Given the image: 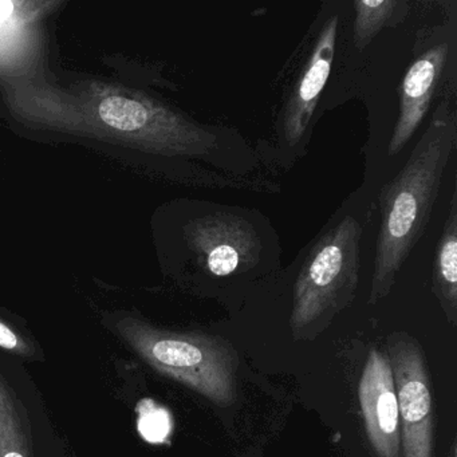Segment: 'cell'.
<instances>
[{
	"mask_svg": "<svg viewBox=\"0 0 457 457\" xmlns=\"http://www.w3.org/2000/svg\"><path fill=\"white\" fill-rule=\"evenodd\" d=\"M337 30L338 17L333 15L320 31L307 65L288 98L282 120L283 138L288 145H295L307 132L320 93L330 76L336 53Z\"/></svg>",
	"mask_w": 457,
	"mask_h": 457,
	"instance_id": "8992f818",
	"label": "cell"
},
{
	"mask_svg": "<svg viewBox=\"0 0 457 457\" xmlns=\"http://www.w3.org/2000/svg\"><path fill=\"white\" fill-rule=\"evenodd\" d=\"M403 4L397 0H379V2H354V45L363 50L371 39L385 28L392 25L398 12V7Z\"/></svg>",
	"mask_w": 457,
	"mask_h": 457,
	"instance_id": "30bf717a",
	"label": "cell"
},
{
	"mask_svg": "<svg viewBox=\"0 0 457 457\" xmlns=\"http://www.w3.org/2000/svg\"><path fill=\"white\" fill-rule=\"evenodd\" d=\"M119 336L168 378L189 387L215 405H234L237 398L239 357L231 344L211 334L162 330L136 320L117 326Z\"/></svg>",
	"mask_w": 457,
	"mask_h": 457,
	"instance_id": "7a4b0ae2",
	"label": "cell"
},
{
	"mask_svg": "<svg viewBox=\"0 0 457 457\" xmlns=\"http://www.w3.org/2000/svg\"><path fill=\"white\" fill-rule=\"evenodd\" d=\"M14 409L4 384H0V457H28L21 436L15 433Z\"/></svg>",
	"mask_w": 457,
	"mask_h": 457,
	"instance_id": "7c38bea8",
	"label": "cell"
},
{
	"mask_svg": "<svg viewBox=\"0 0 457 457\" xmlns=\"http://www.w3.org/2000/svg\"><path fill=\"white\" fill-rule=\"evenodd\" d=\"M14 12V4L10 0H0V23L9 20Z\"/></svg>",
	"mask_w": 457,
	"mask_h": 457,
	"instance_id": "5bb4252c",
	"label": "cell"
},
{
	"mask_svg": "<svg viewBox=\"0 0 457 457\" xmlns=\"http://www.w3.org/2000/svg\"><path fill=\"white\" fill-rule=\"evenodd\" d=\"M387 357L397 392L403 457H433L435 416L424 353L416 339L395 334L387 338Z\"/></svg>",
	"mask_w": 457,
	"mask_h": 457,
	"instance_id": "277c9868",
	"label": "cell"
},
{
	"mask_svg": "<svg viewBox=\"0 0 457 457\" xmlns=\"http://www.w3.org/2000/svg\"><path fill=\"white\" fill-rule=\"evenodd\" d=\"M101 120L122 132H135L148 122V109L143 104L124 97H109L98 108Z\"/></svg>",
	"mask_w": 457,
	"mask_h": 457,
	"instance_id": "8fae6325",
	"label": "cell"
},
{
	"mask_svg": "<svg viewBox=\"0 0 457 457\" xmlns=\"http://www.w3.org/2000/svg\"><path fill=\"white\" fill-rule=\"evenodd\" d=\"M0 347L9 350V352L18 353V354H28L30 352L28 344L4 322H0Z\"/></svg>",
	"mask_w": 457,
	"mask_h": 457,
	"instance_id": "4fadbf2b",
	"label": "cell"
},
{
	"mask_svg": "<svg viewBox=\"0 0 457 457\" xmlns=\"http://www.w3.org/2000/svg\"><path fill=\"white\" fill-rule=\"evenodd\" d=\"M194 243L208 271L216 277L234 274L253 261L255 251V235L234 216L205 218L195 229Z\"/></svg>",
	"mask_w": 457,
	"mask_h": 457,
	"instance_id": "ba28073f",
	"label": "cell"
},
{
	"mask_svg": "<svg viewBox=\"0 0 457 457\" xmlns=\"http://www.w3.org/2000/svg\"><path fill=\"white\" fill-rule=\"evenodd\" d=\"M433 288L446 318L454 325L457 315V202L454 194L452 196L448 219L436 251Z\"/></svg>",
	"mask_w": 457,
	"mask_h": 457,
	"instance_id": "9c48e42d",
	"label": "cell"
},
{
	"mask_svg": "<svg viewBox=\"0 0 457 457\" xmlns=\"http://www.w3.org/2000/svg\"><path fill=\"white\" fill-rule=\"evenodd\" d=\"M361 411L369 441L379 457H398L401 448L400 411L387 353L370 349L360 385Z\"/></svg>",
	"mask_w": 457,
	"mask_h": 457,
	"instance_id": "5b68a950",
	"label": "cell"
},
{
	"mask_svg": "<svg viewBox=\"0 0 457 457\" xmlns=\"http://www.w3.org/2000/svg\"><path fill=\"white\" fill-rule=\"evenodd\" d=\"M456 137V114L449 101H441L405 167L382 191L371 303L390 293L398 271L424 234Z\"/></svg>",
	"mask_w": 457,
	"mask_h": 457,
	"instance_id": "6da1fadb",
	"label": "cell"
},
{
	"mask_svg": "<svg viewBox=\"0 0 457 457\" xmlns=\"http://www.w3.org/2000/svg\"><path fill=\"white\" fill-rule=\"evenodd\" d=\"M448 55V42L436 45L422 53L406 71L400 87V116L389 143L392 156L409 143L427 116Z\"/></svg>",
	"mask_w": 457,
	"mask_h": 457,
	"instance_id": "52a82bcc",
	"label": "cell"
},
{
	"mask_svg": "<svg viewBox=\"0 0 457 457\" xmlns=\"http://www.w3.org/2000/svg\"><path fill=\"white\" fill-rule=\"evenodd\" d=\"M361 234L360 223L346 216L312 248L294 288L290 325L295 339L352 302L360 272Z\"/></svg>",
	"mask_w": 457,
	"mask_h": 457,
	"instance_id": "3957f363",
	"label": "cell"
}]
</instances>
